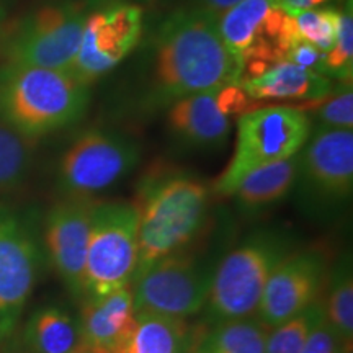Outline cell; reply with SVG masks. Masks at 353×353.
<instances>
[{
  "instance_id": "1",
  "label": "cell",
  "mask_w": 353,
  "mask_h": 353,
  "mask_svg": "<svg viewBox=\"0 0 353 353\" xmlns=\"http://www.w3.org/2000/svg\"><path fill=\"white\" fill-rule=\"evenodd\" d=\"M131 110L152 114L198 92L239 83L242 70L224 46L216 17L180 7L159 23L143 51Z\"/></svg>"
},
{
  "instance_id": "2",
  "label": "cell",
  "mask_w": 353,
  "mask_h": 353,
  "mask_svg": "<svg viewBox=\"0 0 353 353\" xmlns=\"http://www.w3.org/2000/svg\"><path fill=\"white\" fill-rule=\"evenodd\" d=\"M138 270L183 250L208 219L210 190L195 176L175 170L145 175L138 200ZM134 275V276H136Z\"/></svg>"
},
{
  "instance_id": "3",
  "label": "cell",
  "mask_w": 353,
  "mask_h": 353,
  "mask_svg": "<svg viewBox=\"0 0 353 353\" xmlns=\"http://www.w3.org/2000/svg\"><path fill=\"white\" fill-rule=\"evenodd\" d=\"M69 70L6 63L0 65V121L30 139L76 125L92 99Z\"/></svg>"
},
{
  "instance_id": "4",
  "label": "cell",
  "mask_w": 353,
  "mask_h": 353,
  "mask_svg": "<svg viewBox=\"0 0 353 353\" xmlns=\"http://www.w3.org/2000/svg\"><path fill=\"white\" fill-rule=\"evenodd\" d=\"M294 241L281 229H257L216 265L205 304V321L255 316L272 273L293 252Z\"/></svg>"
},
{
  "instance_id": "5",
  "label": "cell",
  "mask_w": 353,
  "mask_h": 353,
  "mask_svg": "<svg viewBox=\"0 0 353 353\" xmlns=\"http://www.w3.org/2000/svg\"><path fill=\"white\" fill-rule=\"evenodd\" d=\"M311 131L306 112L290 105H270L239 114L232 159L216 179L213 192L232 196L250 172L299 154Z\"/></svg>"
},
{
  "instance_id": "6",
  "label": "cell",
  "mask_w": 353,
  "mask_h": 353,
  "mask_svg": "<svg viewBox=\"0 0 353 353\" xmlns=\"http://www.w3.org/2000/svg\"><path fill=\"white\" fill-rule=\"evenodd\" d=\"M309 218L332 219L353 195V130H312L298 154L293 188Z\"/></svg>"
},
{
  "instance_id": "7",
  "label": "cell",
  "mask_w": 353,
  "mask_h": 353,
  "mask_svg": "<svg viewBox=\"0 0 353 353\" xmlns=\"http://www.w3.org/2000/svg\"><path fill=\"white\" fill-rule=\"evenodd\" d=\"M138 210L132 201H95L85 259V298L130 286L138 270Z\"/></svg>"
},
{
  "instance_id": "8",
  "label": "cell",
  "mask_w": 353,
  "mask_h": 353,
  "mask_svg": "<svg viewBox=\"0 0 353 353\" xmlns=\"http://www.w3.org/2000/svg\"><path fill=\"white\" fill-rule=\"evenodd\" d=\"M87 13L83 0H59L37 8L6 39V63L69 70L77 56Z\"/></svg>"
},
{
  "instance_id": "9",
  "label": "cell",
  "mask_w": 353,
  "mask_h": 353,
  "mask_svg": "<svg viewBox=\"0 0 353 353\" xmlns=\"http://www.w3.org/2000/svg\"><path fill=\"white\" fill-rule=\"evenodd\" d=\"M143 157L138 139L92 128L79 134L59 162V187L68 196L94 198L126 179Z\"/></svg>"
},
{
  "instance_id": "10",
  "label": "cell",
  "mask_w": 353,
  "mask_h": 353,
  "mask_svg": "<svg viewBox=\"0 0 353 353\" xmlns=\"http://www.w3.org/2000/svg\"><path fill=\"white\" fill-rule=\"evenodd\" d=\"M216 265L196 255L175 252L132 278L136 314L148 312L188 319L205 309Z\"/></svg>"
},
{
  "instance_id": "11",
  "label": "cell",
  "mask_w": 353,
  "mask_h": 353,
  "mask_svg": "<svg viewBox=\"0 0 353 353\" xmlns=\"http://www.w3.org/2000/svg\"><path fill=\"white\" fill-rule=\"evenodd\" d=\"M43 265V250L33 224L0 205V343L19 329Z\"/></svg>"
},
{
  "instance_id": "12",
  "label": "cell",
  "mask_w": 353,
  "mask_h": 353,
  "mask_svg": "<svg viewBox=\"0 0 353 353\" xmlns=\"http://www.w3.org/2000/svg\"><path fill=\"white\" fill-rule=\"evenodd\" d=\"M144 34V10L141 3L117 2L92 8L87 13L81 44L69 72L92 85L117 69Z\"/></svg>"
},
{
  "instance_id": "13",
  "label": "cell",
  "mask_w": 353,
  "mask_h": 353,
  "mask_svg": "<svg viewBox=\"0 0 353 353\" xmlns=\"http://www.w3.org/2000/svg\"><path fill=\"white\" fill-rule=\"evenodd\" d=\"M329 267L322 249L293 250L267 281L255 316L272 329L312 306L324 293Z\"/></svg>"
},
{
  "instance_id": "14",
  "label": "cell",
  "mask_w": 353,
  "mask_h": 353,
  "mask_svg": "<svg viewBox=\"0 0 353 353\" xmlns=\"http://www.w3.org/2000/svg\"><path fill=\"white\" fill-rule=\"evenodd\" d=\"M94 198L65 196L44 218L43 244L50 262L77 301L85 299V259Z\"/></svg>"
},
{
  "instance_id": "15",
  "label": "cell",
  "mask_w": 353,
  "mask_h": 353,
  "mask_svg": "<svg viewBox=\"0 0 353 353\" xmlns=\"http://www.w3.org/2000/svg\"><path fill=\"white\" fill-rule=\"evenodd\" d=\"M219 88L198 92L174 101L165 110L172 139L190 151H218L231 134V117L221 108Z\"/></svg>"
},
{
  "instance_id": "16",
  "label": "cell",
  "mask_w": 353,
  "mask_h": 353,
  "mask_svg": "<svg viewBox=\"0 0 353 353\" xmlns=\"http://www.w3.org/2000/svg\"><path fill=\"white\" fill-rule=\"evenodd\" d=\"M77 317L83 345L92 352L112 353L126 348L138 321L131 285L107 296L85 298Z\"/></svg>"
},
{
  "instance_id": "17",
  "label": "cell",
  "mask_w": 353,
  "mask_h": 353,
  "mask_svg": "<svg viewBox=\"0 0 353 353\" xmlns=\"http://www.w3.org/2000/svg\"><path fill=\"white\" fill-rule=\"evenodd\" d=\"M249 99L257 101H316L324 99L341 83L291 64L278 61L257 76L239 82Z\"/></svg>"
},
{
  "instance_id": "18",
  "label": "cell",
  "mask_w": 353,
  "mask_h": 353,
  "mask_svg": "<svg viewBox=\"0 0 353 353\" xmlns=\"http://www.w3.org/2000/svg\"><path fill=\"white\" fill-rule=\"evenodd\" d=\"M270 327L257 316L192 325L188 353H265Z\"/></svg>"
},
{
  "instance_id": "19",
  "label": "cell",
  "mask_w": 353,
  "mask_h": 353,
  "mask_svg": "<svg viewBox=\"0 0 353 353\" xmlns=\"http://www.w3.org/2000/svg\"><path fill=\"white\" fill-rule=\"evenodd\" d=\"M298 174V154L250 172L232 193L237 210L244 214H259L278 205L293 193Z\"/></svg>"
},
{
  "instance_id": "20",
  "label": "cell",
  "mask_w": 353,
  "mask_h": 353,
  "mask_svg": "<svg viewBox=\"0 0 353 353\" xmlns=\"http://www.w3.org/2000/svg\"><path fill=\"white\" fill-rule=\"evenodd\" d=\"M23 342L28 353H72L83 347L81 322L63 306H41L26 321Z\"/></svg>"
},
{
  "instance_id": "21",
  "label": "cell",
  "mask_w": 353,
  "mask_h": 353,
  "mask_svg": "<svg viewBox=\"0 0 353 353\" xmlns=\"http://www.w3.org/2000/svg\"><path fill=\"white\" fill-rule=\"evenodd\" d=\"M128 353H188L192 325L187 319L139 312Z\"/></svg>"
},
{
  "instance_id": "22",
  "label": "cell",
  "mask_w": 353,
  "mask_h": 353,
  "mask_svg": "<svg viewBox=\"0 0 353 353\" xmlns=\"http://www.w3.org/2000/svg\"><path fill=\"white\" fill-rule=\"evenodd\" d=\"M352 254L343 252L330 263L322 293L324 317L347 345L353 343V270Z\"/></svg>"
},
{
  "instance_id": "23",
  "label": "cell",
  "mask_w": 353,
  "mask_h": 353,
  "mask_svg": "<svg viewBox=\"0 0 353 353\" xmlns=\"http://www.w3.org/2000/svg\"><path fill=\"white\" fill-rule=\"evenodd\" d=\"M33 139L0 121V192L23 183L32 167Z\"/></svg>"
},
{
  "instance_id": "24",
  "label": "cell",
  "mask_w": 353,
  "mask_h": 353,
  "mask_svg": "<svg viewBox=\"0 0 353 353\" xmlns=\"http://www.w3.org/2000/svg\"><path fill=\"white\" fill-rule=\"evenodd\" d=\"M322 317L324 307L321 298L303 312L272 327L265 343V353H301L309 334Z\"/></svg>"
},
{
  "instance_id": "25",
  "label": "cell",
  "mask_w": 353,
  "mask_h": 353,
  "mask_svg": "<svg viewBox=\"0 0 353 353\" xmlns=\"http://www.w3.org/2000/svg\"><path fill=\"white\" fill-rule=\"evenodd\" d=\"M309 103L301 110L311 120L312 130H353L352 83H341L332 94Z\"/></svg>"
},
{
  "instance_id": "26",
  "label": "cell",
  "mask_w": 353,
  "mask_h": 353,
  "mask_svg": "<svg viewBox=\"0 0 353 353\" xmlns=\"http://www.w3.org/2000/svg\"><path fill=\"white\" fill-rule=\"evenodd\" d=\"M293 17L294 32L304 41H309L327 52L335 41L341 23V8L334 6L311 8L296 13H290Z\"/></svg>"
},
{
  "instance_id": "27",
  "label": "cell",
  "mask_w": 353,
  "mask_h": 353,
  "mask_svg": "<svg viewBox=\"0 0 353 353\" xmlns=\"http://www.w3.org/2000/svg\"><path fill=\"white\" fill-rule=\"evenodd\" d=\"M353 0L341 8V23L332 48L325 52V76L339 83H352L353 76Z\"/></svg>"
},
{
  "instance_id": "28",
  "label": "cell",
  "mask_w": 353,
  "mask_h": 353,
  "mask_svg": "<svg viewBox=\"0 0 353 353\" xmlns=\"http://www.w3.org/2000/svg\"><path fill=\"white\" fill-rule=\"evenodd\" d=\"M301 353H352V347L347 345L337 330L322 317L309 334Z\"/></svg>"
},
{
  "instance_id": "29",
  "label": "cell",
  "mask_w": 353,
  "mask_h": 353,
  "mask_svg": "<svg viewBox=\"0 0 353 353\" xmlns=\"http://www.w3.org/2000/svg\"><path fill=\"white\" fill-rule=\"evenodd\" d=\"M283 61L296 64L299 68L311 70V72L325 76V52L321 51L319 48H316L314 44L304 41L299 37H294L290 41Z\"/></svg>"
},
{
  "instance_id": "30",
  "label": "cell",
  "mask_w": 353,
  "mask_h": 353,
  "mask_svg": "<svg viewBox=\"0 0 353 353\" xmlns=\"http://www.w3.org/2000/svg\"><path fill=\"white\" fill-rule=\"evenodd\" d=\"M337 0H280V6L285 12L296 13L303 10H311V8L332 6Z\"/></svg>"
},
{
  "instance_id": "31",
  "label": "cell",
  "mask_w": 353,
  "mask_h": 353,
  "mask_svg": "<svg viewBox=\"0 0 353 353\" xmlns=\"http://www.w3.org/2000/svg\"><path fill=\"white\" fill-rule=\"evenodd\" d=\"M239 2L241 0H193L192 6L211 13L213 17H219L221 13L226 12L228 8H231Z\"/></svg>"
},
{
  "instance_id": "32",
  "label": "cell",
  "mask_w": 353,
  "mask_h": 353,
  "mask_svg": "<svg viewBox=\"0 0 353 353\" xmlns=\"http://www.w3.org/2000/svg\"><path fill=\"white\" fill-rule=\"evenodd\" d=\"M87 3V7L90 8H97V7H103L108 6V3H117V2H136L139 3L141 0H83Z\"/></svg>"
},
{
  "instance_id": "33",
  "label": "cell",
  "mask_w": 353,
  "mask_h": 353,
  "mask_svg": "<svg viewBox=\"0 0 353 353\" xmlns=\"http://www.w3.org/2000/svg\"><path fill=\"white\" fill-rule=\"evenodd\" d=\"M72 353H95V352H92L90 348H87L85 345H83V347H81V348H77V350L72 352Z\"/></svg>"
},
{
  "instance_id": "34",
  "label": "cell",
  "mask_w": 353,
  "mask_h": 353,
  "mask_svg": "<svg viewBox=\"0 0 353 353\" xmlns=\"http://www.w3.org/2000/svg\"><path fill=\"white\" fill-rule=\"evenodd\" d=\"M112 353H128V348H120V350H114Z\"/></svg>"
},
{
  "instance_id": "35",
  "label": "cell",
  "mask_w": 353,
  "mask_h": 353,
  "mask_svg": "<svg viewBox=\"0 0 353 353\" xmlns=\"http://www.w3.org/2000/svg\"><path fill=\"white\" fill-rule=\"evenodd\" d=\"M2 15H3V13H2V8H0V19H2Z\"/></svg>"
}]
</instances>
